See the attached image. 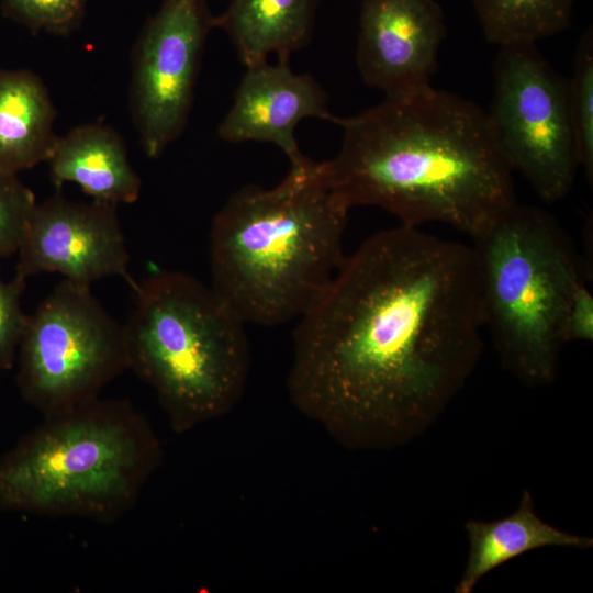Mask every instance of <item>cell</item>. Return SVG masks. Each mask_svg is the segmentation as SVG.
I'll return each mask as SVG.
<instances>
[{"label": "cell", "instance_id": "6da1fadb", "mask_svg": "<svg viewBox=\"0 0 593 593\" xmlns=\"http://www.w3.org/2000/svg\"><path fill=\"white\" fill-rule=\"evenodd\" d=\"M483 327L471 246L419 227L381 231L298 318L289 398L348 449L396 448L466 384Z\"/></svg>", "mask_w": 593, "mask_h": 593}, {"label": "cell", "instance_id": "7a4b0ae2", "mask_svg": "<svg viewBox=\"0 0 593 593\" xmlns=\"http://www.w3.org/2000/svg\"><path fill=\"white\" fill-rule=\"evenodd\" d=\"M331 186L350 210L373 205L401 225L438 222L471 238L516 202L513 170L485 110L432 85L340 119Z\"/></svg>", "mask_w": 593, "mask_h": 593}, {"label": "cell", "instance_id": "3957f363", "mask_svg": "<svg viewBox=\"0 0 593 593\" xmlns=\"http://www.w3.org/2000/svg\"><path fill=\"white\" fill-rule=\"evenodd\" d=\"M348 212L326 163L306 156L270 189H239L213 219L211 287L245 324L298 320L345 258Z\"/></svg>", "mask_w": 593, "mask_h": 593}, {"label": "cell", "instance_id": "277c9868", "mask_svg": "<svg viewBox=\"0 0 593 593\" xmlns=\"http://www.w3.org/2000/svg\"><path fill=\"white\" fill-rule=\"evenodd\" d=\"M163 456L131 402L98 396L43 416L0 456V510L109 524L135 506Z\"/></svg>", "mask_w": 593, "mask_h": 593}, {"label": "cell", "instance_id": "5b68a950", "mask_svg": "<svg viewBox=\"0 0 593 593\" xmlns=\"http://www.w3.org/2000/svg\"><path fill=\"white\" fill-rule=\"evenodd\" d=\"M132 288L128 370L153 389L171 429L183 434L231 413L249 377L246 324L182 271L159 270Z\"/></svg>", "mask_w": 593, "mask_h": 593}, {"label": "cell", "instance_id": "8992f818", "mask_svg": "<svg viewBox=\"0 0 593 593\" xmlns=\"http://www.w3.org/2000/svg\"><path fill=\"white\" fill-rule=\"evenodd\" d=\"M484 327L503 366L526 385L553 381L563 321L589 268L556 220L515 202L472 237Z\"/></svg>", "mask_w": 593, "mask_h": 593}, {"label": "cell", "instance_id": "52a82bcc", "mask_svg": "<svg viewBox=\"0 0 593 593\" xmlns=\"http://www.w3.org/2000/svg\"><path fill=\"white\" fill-rule=\"evenodd\" d=\"M15 363L20 394L42 416L71 409L130 369L124 324L89 286L63 279L27 315Z\"/></svg>", "mask_w": 593, "mask_h": 593}, {"label": "cell", "instance_id": "ba28073f", "mask_svg": "<svg viewBox=\"0 0 593 593\" xmlns=\"http://www.w3.org/2000/svg\"><path fill=\"white\" fill-rule=\"evenodd\" d=\"M493 75L486 113L507 163L541 200L563 199L572 190L579 168L567 80L536 44L501 46Z\"/></svg>", "mask_w": 593, "mask_h": 593}, {"label": "cell", "instance_id": "9c48e42d", "mask_svg": "<svg viewBox=\"0 0 593 593\" xmlns=\"http://www.w3.org/2000/svg\"><path fill=\"white\" fill-rule=\"evenodd\" d=\"M211 29L205 0H163L136 42L130 105L148 157L160 156L188 123Z\"/></svg>", "mask_w": 593, "mask_h": 593}, {"label": "cell", "instance_id": "30bf717a", "mask_svg": "<svg viewBox=\"0 0 593 593\" xmlns=\"http://www.w3.org/2000/svg\"><path fill=\"white\" fill-rule=\"evenodd\" d=\"M116 206L96 200L78 202L57 192L36 203L16 253L15 275L26 280L59 273L89 287L104 278L122 277L133 286Z\"/></svg>", "mask_w": 593, "mask_h": 593}, {"label": "cell", "instance_id": "8fae6325", "mask_svg": "<svg viewBox=\"0 0 593 593\" xmlns=\"http://www.w3.org/2000/svg\"><path fill=\"white\" fill-rule=\"evenodd\" d=\"M445 36L444 12L435 0H361L360 76L385 96L429 86Z\"/></svg>", "mask_w": 593, "mask_h": 593}, {"label": "cell", "instance_id": "7c38bea8", "mask_svg": "<svg viewBox=\"0 0 593 593\" xmlns=\"http://www.w3.org/2000/svg\"><path fill=\"white\" fill-rule=\"evenodd\" d=\"M306 118L337 124L342 119L329 113L327 94L314 77L293 72L288 60H266L246 67L233 104L219 126V136L231 143H272L292 164L305 156L294 130Z\"/></svg>", "mask_w": 593, "mask_h": 593}, {"label": "cell", "instance_id": "4fadbf2b", "mask_svg": "<svg viewBox=\"0 0 593 593\" xmlns=\"http://www.w3.org/2000/svg\"><path fill=\"white\" fill-rule=\"evenodd\" d=\"M56 187L76 183L92 200L118 205L138 199L142 182L121 136L103 124H83L58 136L47 160Z\"/></svg>", "mask_w": 593, "mask_h": 593}, {"label": "cell", "instance_id": "5bb4252c", "mask_svg": "<svg viewBox=\"0 0 593 593\" xmlns=\"http://www.w3.org/2000/svg\"><path fill=\"white\" fill-rule=\"evenodd\" d=\"M318 0H230L226 10L213 16V27L223 30L246 66L278 60L304 47L311 40Z\"/></svg>", "mask_w": 593, "mask_h": 593}, {"label": "cell", "instance_id": "9a60e30c", "mask_svg": "<svg viewBox=\"0 0 593 593\" xmlns=\"http://www.w3.org/2000/svg\"><path fill=\"white\" fill-rule=\"evenodd\" d=\"M56 109L38 76L0 70V170L18 175L46 163L58 136Z\"/></svg>", "mask_w": 593, "mask_h": 593}, {"label": "cell", "instance_id": "2e32d148", "mask_svg": "<svg viewBox=\"0 0 593 593\" xmlns=\"http://www.w3.org/2000/svg\"><path fill=\"white\" fill-rule=\"evenodd\" d=\"M469 556L456 593H471L478 582L495 568L534 549L566 547L586 549L593 539L570 534L544 522L524 491L516 511L497 521H469L465 525Z\"/></svg>", "mask_w": 593, "mask_h": 593}, {"label": "cell", "instance_id": "e0dca14e", "mask_svg": "<svg viewBox=\"0 0 593 593\" xmlns=\"http://www.w3.org/2000/svg\"><path fill=\"white\" fill-rule=\"evenodd\" d=\"M575 0H472L485 40L499 47L536 44L571 26Z\"/></svg>", "mask_w": 593, "mask_h": 593}, {"label": "cell", "instance_id": "ac0fdd59", "mask_svg": "<svg viewBox=\"0 0 593 593\" xmlns=\"http://www.w3.org/2000/svg\"><path fill=\"white\" fill-rule=\"evenodd\" d=\"M567 103L579 167L593 181V31L581 36L573 71L567 80Z\"/></svg>", "mask_w": 593, "mask_h": 593}, {"label": "cell", "instance_id": "d6986e66", "mask_svg": "<svg viewBox=\"0 0 593 593\" xmlns=\"http://www.w3.org/2000/svg\"><path fill=\"white\" fill-rule=\"evenodd\" d=\"M3 11L31 31L66 35L81 23L86 0H1Z\"/></svg>", "mask_w": 593, "mask_h": 593}, {"label": "cell", "instance_id": "ffe728a7", "mask_svg": "<svg viewBox=\"0 0 593 593\" xmlns=\"http://www.w3.org/2000/svg\"><path fill=\"white\" fill-rule=\"evenodd\" d=\"M36 203L18 175L0 170V258L18 253Z\"/></svg>", "mask_w": 593, "mask_h": 593}, {"label": "cell", "instance_id": "44dd1931", "mask_svg": "<svg viewBox=\"0 0 593 593\" xmlns=\"http://www.w3.org/2000/svg\"><path fill=\"white\" fill-rule=\"evenodd\" d=\"M24 287L25 280L19 276L4 281L0 273V377L15 365L27 318L21 305Z\"/></svg>", "mask_w": 593, "mask_h": 593}, {"label": "cell", "instance_id": "7402d4cb", "mask_svg": "<svg viewBox=\"0 0 593 593\" xmlns=\"http://www.w3.org/2000/svg\"><path fill=\"white\" fill-rule=\"evenodd\" d=\"M563 339L564 343L593 339V295L588 283L580 284L571 296L563 321Z\"/></svg>", "mask_w": 593, "mask_h": 593}]
</instances>
